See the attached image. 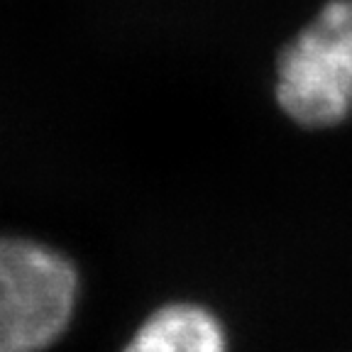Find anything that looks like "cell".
Segmentation results:
<instances>
[{
    "instance_id": "1",
    "label": "cell",
    "mask_w": 352,
    "mask_h": 352,
    "mask_svg": "<svg viewBox=\"0 0 352 352\" xmlns=\"http://www.w3.org/2000/svg\"><path fill=\"white\" fill-rule=\"evenodd\" d=\"M72 259L28 237L0 235V352H42L76 311Z\"/></svg>"
},
{
    "instance_id": "2",
    "label": "cell",
    "mask_w": 352,
    "mask_h": 352,
    "mask_svg": "<svg viewBox=\"0 0 352 352\" xmlns=\"http://www.w3.org/2000/svg\"><path fill=\"white\" fill-rule=\"evenodd\" d=\"M276 100L308 130L336 127L352 116V0H330L284 47Z\"/></svg>"
},
{
    "instance_id": "3",
    "label": "cell",
    "mask_w": 352,
    "mask_h": 352,
    "mask_svg": "<svg viewBox=\"0 0 352 352\" xmlns=\"http://www.w3.org/2000/svg\"><path fill=\"white\" fill-rule=\"evenodd\" d=\"M122 352H228L226 328L198 303L157 308Z\"/></svg>"
}]
</instances>
